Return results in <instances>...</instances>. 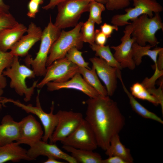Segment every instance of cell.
I'll list each match as a JSON object with an SVG mask.
<instances>
[{
    "instance_id": "1",
    "label": "cell",
    "mask_w": 163,
    "mask_h": 163,
    "mask_svg": "<svg viewBox=\"0 0 163 163\" xmlns=\"http://www.w3.org/2000/svg\"><path fill=\"white\" fill-rule=\"evenodd\" d=\"M86 103L85 119L95 134L98 146L105 151L112 138L124 127L125 117L116 102L108 96L89 98Z\"/></svg>"
},
{
    "instance_id": "2",
    "label": "cell",
    "mask_w": 163,
    "mask_h": 163,
    "mask_svg": "<svg viewBox=\"0 0 163 163\" xmlns=\"http://www.w3.org/2000/svg\"><path fill=\"white\" fill-rule=\"evenodd\" d=\"M2 74L10 78L11 88L14 89L20 96H24V100L25 102L30 100L34 88L37 87L38 81H34L31 87H28L26 83V80L27 78L31 79L35 77L36 75L33 70L21 64L18 57L14 56L10 66L3 71Z\"/></svg>"
},
{
    "instance_id": "3",
    "label": "cell",
    "mask_w": 163,
    "mask_h": 163,
    "mask_svg": "<svg viewBox=\"0 0 163 163\" xmlns=\"http://www.w3.org/2000/svg\"><path fill=\"white\" fill-rule=\"evenodd\" d=\"M133 26L132 38L139 45L145 46L148 42L155 46L159 43L155 36L159 30H163V23L159 13L152 18L143 14L131 21Z\"/></svg>"
},
{
    "instance_id": "4",
    "label": "cell",
    "mask_w": 163,
    "mask_h": 163,
    "mask_svg": "<svg viewBox=\"0 0 163 163\" xmlns=\"http://www.w3.org/2000/svg\"><path fill=\"white\" fill-rule=\"evenodd\" d=\"M50 18L49 22L42 31L40 48L36 57L33 59L30 55H27L25 59L27 65L32 66L37 76H44L46 70V63L50 50L61 31L52 23L50 16Z\"/></svg>"
},
{
    "instance_id": "5",
    "label": "cell",
    "mask_w": 163,
    "mask_h": 163,
    "mask_svg": "<svg viewBox=\"0 0 163 163\" xmlns=\"http://www.w3.org/2000/svg\"><path fill=\"white\" fill-rule=\"evenodd\" d=\"M40 90H38L36 99V106L29 104H25L19 100L2 97V102L3 105L7 103H11L20 108L26 113L36 115L40 120L43 127L44 132L42 140L47 142L51 139L53 132L57 124L58 118L57 114L53 113L54 109V102H52L49 113L45 112L42 109L39 99Z\"/></svg>"
},
{
    "instance_id": "6",
    "label": "cell",
    "mask_w": 163,
    "mask_h": 163,
    "mask_svg": "<svg viewBox=\"0 0 163 163\" xmlns=\"http://www.w3.org/2000/svg\"><path fill=\"white\" fill-rule=\"evenodd\" d=\"M83 22L81 21L72 29L68 31H61L60 35L53 44L50 50L46 66L50 65L55 60L65 56L68 51L75 47L78 50L83 47L80 30Z\"/></svg>"
},
{
    "instance_id": "7",
    "label": "cell",
    "mask_w": 163,
    "mask_h": 163,
    "mask_svg": "<svg viewBox=\"0 0 163 163\" xmlns=\"http://www.w3.org/2000/svg\"><path fill=\"white\" fill-rule=\"evenodd\" d=\"M90 1L65 0L57 5L58 13L54 25L62 30L75 27L84 13L89 11Z\"/></svg>"
},
{
    "instance_id": "8",
    "label": "cell",
    "mask_w": 163,
    "mask_h": 163,
    "mask_svg": "<svg viewBox=\"0 0 163 163\" xmlns=\"http://www.w3.org/2000/svg\"><path fill=\"white\" fill-rule=\"evenodd\" d=\"M133 8L125 9L126 13L113 15L111 22L118 27L123 26L131 24L128 22L137 18L140 16L146 14L149 18L153 16V13H160L163 10V8L156 0H132Z\"/></svg>"
},
{
    "instance_id": "9",
    "label": "cell",
    "mask_w": 163,
    "mask_h": 163,
    "mask_svg": "<svg viewBox=\"0 0 163 163\" xmlns=\"http://www.w3.org/2000/svg\"><path fill=\"white\" fill-rule=\"evenodd\" d=\"M79 67L65 56L57 59L47 67L44 78L36 87L40 89L50 82H66L79 72Z\"/></svg>"
},
{
    "instance_id": "10",
    "label": "cell",
    "mask_w": 163,
    "mask_h": 163,
    "mask_svg": "<svg viewBox=\"0 0 163 163\" xmlns=\"http://www.w3.org/2000/svg\"><path fill=\"white\" fill-rule=\"evenodd\" d=\"M61 142L63 145L92 151L98 147L95 134L85 119L72 133Z\"/></svg>"
},
{
    "instance_id": "11",
    "label": "cell",
    "mask_w": 163,
    "mask_h": 163,
    "mask_svg": "<svg viewBox=\"0 0 163 163\" xmlns=\"http://www.w3.org/2000/svg\"><path fill=\"white\" fill-rule=\"evenodd\" d=\"M56 114L58 121L50 140L51 143L61 142L72 133L84 119L82 113L72 111L59 110Z\"/></svg>"
},
{
    "instance_id": "12",
    "label": "cell",
    "mask_w": 163,
    "mask_h": 163,
    "mask_svg": "<svg viewBox=\"0 0 163 163\" xmlns=\"http://www.w3.org/2000/svg\"><path fill=\"white\" fill-rule=\"evenodd\" d=\"M133 29L131 23L126 25L123 30L124 35L120 39L121 43L110 47L115 51L113 56L122 68H128L131 70H133L136 66L132 57V46L135 42L131 37Z\"/></svg>"
},
{
    "instance_id": "13",
    "label": "cell",
    "mask_w": 163,
    "mask_h": 163,
    "mask_svg": "<svg viewBox=\"0 0 163 163\" xmlns=\"http://www.w3.org/2000/svg\"><path fill=\"white\" fill-rule=\"evenodd\" d=\"M97 75L104 84L108 96H112L117 87V79L120 70L108 65L104 59L94 57L89 59Z\"/></svg>"
},
{
    "instance_id": "14",
    "label": "cell",
    "mask_w": 163,
    "mask_h": 163,
    "mask_svg": "<svg viewBox=\"0 0 163 163\" xmlns=\"http://www.w3.org/2000/svg\"><path fill=\"white\" fill-rule=\"evenodd\" d=\"M20 122V136L16 142L19 144L29 146L42 140L44 132L40 123L31 114L23 118Z\"/></svg>"
},
{
    "instance_id": "15",
    "label": "cell",
    "mask_w": 163,
    "mask_h": 163,
    "mask_svg": "<svg viewBox=\"0 0 163 163\" xmlns=\"http://www.w3.org/2000/svg\"><path fill=\"white\" fill-rule=\"evenodd\" d=\"M30 147L27 155L32 160H35L39 156L43 155L57 159H62L69 163H77L71 155L62 151L55 144H49L41 140Z\"/></svg>"
},
{
    "instance_id": "16",
    "label": "cell",
    "mask_w": 163,
    "mask_h": 163,
    "mask_svg": "<svg viewBox=\"0 0 163 163\" xmlns=\"http://www.w3.org/2000/svg\"><path fill=\"white\" fill-rule=\"evenodd\" d=\"M42 31L40 27L31 22L27 28V34L21 37L11 48L10 52L14 56L27 55L34 45L40 40Z\"/></svg>"
},
{
    "instance_id": "17",
    "label": "cell",
    "mask_w": 163,
    "mask_h": 163,
    "mask_svg": "<svg viewBox=\"0 0 163 163\" xmlns=\"http://www.w3.org/2000/svg\"><path fill=\"white\" fill-rule=\"evenodd\" d=\"M47 90L53 91L62 89H73L79 90L88 96L94 98L100 95L94 88L85 80L78 72L68 80L62 82H50L46 85Z\"/></svg>"
},
{
    "instance_id": "18",
    "label": "cell",
    "mask_w": 163,
    "mask_h": 163,
    "mask_svg": "<svg viewBox=\"0 0 163 163\" xmlns=\"http://www.w3.org/2000/svg\"><path fill=\"white\" fill-rule=\"evenodd\" d=\"M20 132V122L15 121L9 115L4 116L0 124V146L18 141Z\"/></svg>"
},
{
    "instance_id": "19",
    "label": "cell",
    "mask_w": 163,
    "mask_h": 163,
    "mask_svg": "<svg viewBox=\"0 0 163 163\" xmlns=\"http://www.w3.org/2000/svg\"><path fill=\"white\" fill-rule=\"evenodd\" d=\"M27 29L24 24L18 23L0 31V50L4 52L11 50L26 32Z\"/></svg>"
},
{
    "instance_id": "20",
    "label": "cell",
    "mask_w": 163,
    "mask_h": 163,
    "mask_svg": "<svg viewBox=\"0 0 163 163\" xmlns=\"http://www.w3.org/2000/svg\"><path fill=\"white\" fill-rule=\"evenodd\" d=\"M21 160H32L27 155V150L16 142L0 146V163L18 162Z\"/></svg>"
},
{
    "instance_id": "21",
    "label": "cell",
    "mask_w": 163,
    "mask_h": 163,
    "mask_svg": "<svg viewBox=\"0 0 163 163\" xmlns=\"http://www.w3.org/2000/svg\"><path fill=\"white\" fill-rule=\"evenodd\" d=\"M153 47L150 44L142 46L135 42L133 43L132 46V57L136 66L141 64L143 56H148L155 63V70L158 69L157 65V58L159 52L163 48L157 47L151 50V48Z\"/></svg>"
},
{
    "instance_id": "22",
    "label": "cell",
    "mask_w": 163,
    "mask_h": 163,
    "mask_svg": "<svg viewBox=\"0 0 163 163\" xmlns=\"http://www.w3.org/2000/svg\"><path fill=\"white\" fill-rule=\"evenodd\" d=\"M62 148L71 153L77 163H102L103 159L101 155L93 151L76 149L64 145H63Z\"/></svg>"
},
{
    "instance_id": "23",
    "label": "cell",
    "mask_w": 163,
    "mask_h": 163,
    "mask_svg": "<svg viewBox=\"0 0 163 163\" xmlns=\"http://www.w3.org/2000/svg\"><path fill=\"white\" fill-rule=\"evenodd\" d=\"M105 151V154L108 156H115L122 158L128 163L133 162V159L130 149L122 144L119 134L112 138L109 147Z\"/></svg>"
},
{
    "instance_id": "24",
    "label": "cell",
    "mask_w": 163,
    "mask_h": 163,
    "mask_svg": "<svg viewBox=\"0 0 163 163\" xmlns=\"http://www.w3.org/2000/svg\"><path fill=\"white\" fill-rule=\"evenodd\" d=\"M118 78L121 82L125 92L129 97V103L133 110L143 118L151 119L162 124L163 121L161 118L155 113L149 110L142 105L128 90L123 83L121 74L119 75Z\"/></svg>"
},
{
    "instance_id": "25",
    "label": "cell",
    "mask_w": 163,
    "mask_h": 163,
    "mask_svg": "<svg viewBox=\"0 0 163 163\" xmlns=\"http://www.w3.org/2000/svg\"><path fill=\"white\" fill-rule=\"evenodd\" d=\"M78 72L86 82L96 90L100 95L108 96L106 89L101 83L94 67L92 66L91 69L79 67Z\"/></svg>"
},
{
    "instance_id": "26",
    "label": "cell",
    "mask_w": 163,
    "mask_h": 163,
    "mask_svg": "<svg viewBox=\"0 0 163 163\" xmlns=\"http://www.w3.org/2000/svg\"><path fill=\"white\" fill-rule=\"evenodd\" d=\"M90 47L92 50L95 52V55L96 56H99L104 59L111 66L120 70L122 69L112 53L109 45L101 46L94 43L90 45Z\"/></svg>"
},
{
    "instance_id": "27",
    "label": "cell",
    "mask_w": 163,
    "mask_h": 163,
    "mask_svg": "<svg viewBox=\"0 0 163 163\" xmlns=\"http://www.w3.org/2000/svg\"><path fill=\"white\" fill-rule=\"evenodd\" d=\"M130 89L131 93L135 98L148 101L155 106L160 104L157 99L150 94L142 83H135Z\"/></svg>"
},
{
    "instance_id": "28",
    "label": "cell",
    "mask_w": 163,
    "mask_h": 163,
    "mask_svg": "<svg viewBox=\"0 0 163 163\" xmlns=\"http://www.w3.org/2000/svg\"><path fill=\"white\" fill-rule=\"evenodd\" d=\"M95 23L88 18L83 24L81 27L80 33L82 38L83 42L87 43L90 45L94 42Z\"/></svg>"
},
{
    "instance_id": "29",
    "label": "cell",
    "mask_w": 163,
    "mask_h": 163,
    "mask_svg": "<svg viewBox=\"0 0 163 163\" xmlns=\"http://www.w3.org/2000/svg\"><path fill=\"white\" fill-rule=\"evenodd\" d=\"M14 57L10 52H4L0 50V87L3 89L7 85L6 78L2 74L3 72L10 66Z\"/></svg>"
},
{
    "instance_id": "30",
    "label": "cell",
    "mask_w": 163,
    "mask_h": 163,
    "mask_svg": "<svg viewBox=\"0 0 163 163\" xmlns=\"http://www.w3.org/2000/svg\"><path fill=\"white\" fill-rule=\"evenodd\" d=\"M105 9L104 4L102 3L95 1L90 2L88 19L92 21L95 23L100 24L102 22L101 14L105 10Z\"/></svg>"
},
{
    "instance_id": "31",
    "label": "cell",
    "mask_w": 163,
    "mask_h": 163,
    "mask_svg": "<svg viewBox=\"0 0 163 163\" xmlns=\"http://www.w3.org/2000/svg\"><path fill=\"white\" fill-rule=\"evenodd\" d=\"M82 54V52L74 47L68 51L65 57L70 61L79 67L90 69L88 66L89 63L85 61Z\"/></svg>"
},
{
    "instance_id": "32",
    "label": "cell",
    "mask_w": 163,
    "mask_h": 163,
    "mask_svg": "<svg viewBox=\"0 0 163 163\" xmlns=\"http://www.w3.org/2000/svg\"><path fill=\"white\" fill-rule=\"evenodd\" d=\"M18 23L15 18L10 13L0 12V31L11 27Z\"/></svg>"
},
{
    "instance_id": "33",
    "label": "cell",
    "mask_w": 163,
    "mask_h": 163,
    "mask_svg": "<svg viewBox=\"0 0 163 163\" xmlns=\"http://www.w3.org/2000/svg\"><path fill=\"white\" fill-rule=\"evenodd\" d=\"M132 0H107L106 8L109 11L122 9L128 7Z\"/></svg>"
},
{
    "instance_id": "34",
    "label": "cell",
    "mask_w": 163,
    "mask_h": 163,
    "mask_svg": "<svg viewBox=\"0 0 163 163\" xmlns=\"http://www.w3.org/2000/svg\"><path fill=\"white\" fill-rule=\"evenodd\" d=\"M39 5L37 2L30 0L27 5L28 11L27 14V16L30 18H34L39 11Z\"/></svg>"
},
{
    "instance_id": "35",
    "label": "cell",
    "mask_w": 163,
    "mask_h": 163,
    "mask_svg": "<svg viewBox=\"0 0 163 163\" xmlns=\"http://www.w3.org/2000/svg\"><path fill=\"white\" fill-rule=\"evenodd\" d=\"M101 30L106 36L107 38L111 37V35L114 30H118V27L113 25H111L106 23L100 26Z\"/></svg>"
},
{
    "instance_id": "36",
    "label": "cell",
    "mask_w": 163,
    "mask_h": 163,
    "mask_svg": "<svg viewBox=\"0 0 163 163\" xmlns=\"http://www.w3.org/2000/svg\"><path fill=\"white\" fill-rule=\"evenodd\" d=\"M107 38L100 29H97L95 31L94 42L100 46L105 45L107 41Z\"/></svg>"
},
{
    "instance_id": "37",
    "label": "cell",
    "mask_w": 163,
    "mask_h": 163,
    "mask_svg": "<svg viewBox=\"0 0 163 163\" xmlns=\"http://www.w3.org/2000/svg\"><path fill=\"white\" fill-rule=\"evenodd\" d=\"M102 163H128L122 158L115 156H109L106 159H103Z\"/></svg>"
},
{
    "instance_id": "38",
    "label": "cell",
    "mask_w": 163,
    "mask_h": 163,
    "mask_svg": "<svg viewBox=\"0 0 163 163\" xmlns=\"http://www.w3.org/2000/svg\"><path fill=\"white\" fill-rule=\"evenodd\" d=\"M65 0H50V2L47 5L43 6L42 8L47 10L50 9H53L57 6L59 4L64 1Z\"/></svg>"
},
{
    "instance_id": "39",
    "label": "cell",
    "mask_w": 163,
    "mask_h": 163,
    "mask_svg": "<svg viewBox=\"0 0 163 163\" xmlns=\"http://www.w3.org/2000/svg\"><path fill=\"white\" fill-rule=\"evenodd\" d=\"M158 58L157 62V65L158 69L160 71L163 70V48L159 52Z\"/></svg>"
},
{
    "instance_id": "40",
    "label": "cell",
    "mask_w": 163,
    "mask_h": 163,
    "mask_svg": "<svg viewBox=\"0 0 163 163\" xmlns=\"http://www.w3.org/2000/svg\"><path fill=\"white\" fill-rule=\"evenodd\" d=\"M9 6L6 4L3 0H0V12L9 13Z\"/></svg>"
},
{
    "instance_id": "41",
    "label": "cell",
    "mask_w": 163,
    "mask_h": 163,
    "mask_svg": "<svg viewBox=\"0 0 163 163\" xmlns=\"http://www.w3.org/2000/svg\"><path fill=\"white\" fill-rule=\"evenodd\" d=\"M47 159L43 162L44 163H64L59 161L57 159L51 157H47Z\"/></svg>"
},
{
    "instance_id": "42",
    "label": "cell",
    "mask_w": 163,
    "mask_h": 163,
    "mask_svg": "<svg viewBox=\"0 0 163 163\" xmlns=\"http://www.w3.org/2000/svg\"><path fill=\"white\" fill-rule=\"evenodd\" d=\"M3 92L4 91L3 90V89L0 87V112L2 108V107L4 106L2 103V96L3 93Z\"/></svg>"
},
{
    "instance_id": "43",
    "label": "cell",
    "mask_w": 163,
    "mask_h": 163,
    "mask_svg": "<svg viewBox=\"0 0 163 163\" xmlns=\"http://www.w3.org/2000/svg\"><path fill=\"white\" fill-rule=\"evenodd\" d=\"M90 2L92 1H95L101 3H102L103 4H106L107 2V0H86Z\"/></svg>"
},
{
    "instance_id": "44",
    "label": "cell",
    "mask_w": 163,
    "mask_h": 163,
    "mask_svg": "<svg viewBox=\"0 0 163 163\" xmlns=\"http://www.w3.org/2000/svg\"><path fill=\"white\" fill-rule=\"evenodd\" d=\"M37 2L40 5L42 4L43 2V0H33Z\"/></svg>"
}]
</instances>
